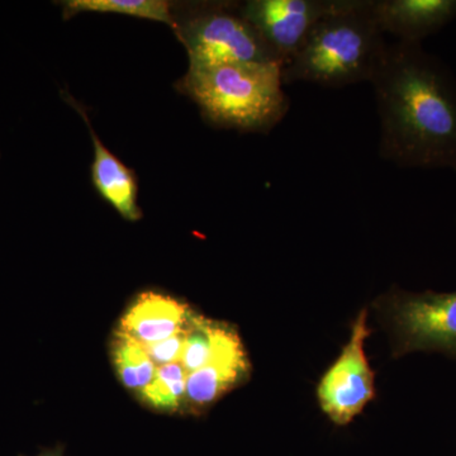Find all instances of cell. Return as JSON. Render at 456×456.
I'll use <instances>...</instances> for the list:
<instances>
[{
	"label": "cell",
	"instance_id": "cell-1",
	"mask_svg": "<svg viewBox=\"0 0 456 456\" xmlns=\"http://www.w3.org/2000/svg\"><path fill=\"white\" fill-rule=\"evenodd\" d=\"M379 156L399 167L456 171V82L421 44L395 41L371 77Z\"/></svg>",
	"mask_w": 456,
	"mask_h": 456
},
{
	"label": "cell",
	"instance_id": "cell-2",
	"mask_svg": "<svg viewBox=\"0 0 456 456\" xmlns=\"http://www.w3.org/2000/svg\"><path fill=\"white\" fill-rule=\"evenodd\" d=\"M283 68L275 64H189L176 88L200 107L212 125L269 134L283 121L290 102Z\"/></svg>",
	"mask_w": 456,
	"mask_h": 456
},
{
	"label": "cell",
	"instance_id": "cell-3",
	"mask_svg": "<svg viewBox=\"0 0 456 456\" xmlns=\"http://www.w3.org/2000/svg\"><path fill=\"white\" fill-rule=\"evenodd\" d=\"M371 4L373 0H346L321 20L284 66V86L310 83L338 89L370 83L388 46Z\"/></svg>",
	"mask_w": 456,
	"mask_h": 456
},
{
	"label": "cell",
	"instance_id": "cell-4",
	"mask_svg": "<svg viewBox=\"0 0 456 456\" xmlns=\"http://www.w3.org/2000/svg\"><path fill=\"white\" fill-rule=\"evenodd\" d=\"M176 37L184 45L189 64H275L283 62L239 11L237 3L211 2L175 12Z\"/></svg>",
	"mask_w": 456,
	"mask_h": 456
},
{
	"label": "cell",
	"instance_id": "cell-5",
	"mask_svg": "<svg viewBox=\"0 0 456 456\" xmlns=\"http://www.w3.org/2000/svg\"><path fill=\"white\" fill-rule=\"evenodd\" d=\"M374 307L395 356L416 350L456 351V292L392 289Z\"/></svg>",
	"mask_w": 456,
	"mask_h": 456
},
{
	"label": "cell",
	"instance_id": "cell-6",
	"mask_svg": "<svg viewBox=\"0 0 456 456\" xmlns=\"http://www.w3.org/2000/svg\"><path fill=\"white\" fill-rule=\"evenodd\" d=\"M368 316L367 308L359 312L349 340L317 386L318 404L336 426L349 425L375 397V375L365 353L371 332Z\"/></svg>",
	"mask_w": 456,
	"mask_h": 456
},
{
	"label": "cell",
	"instance_id": "cell-7",
	"mask_svg": "<svg viewBox=\"0 0 456 456\" xmlns=\"http://www.w3.org/2000/svg\"><path fill=\"white\" fill-rule=\"evenodd\" d=\"M346 0H248L237 3L242 16L287 65L321 20ZM283 66V68H284Z\"/></svg>",
	"mask_w": 456,
	"mask_h": 456
},
{
	"label": "cell",
	"instance_id": "cell-8",
	"mask_svg": "<svg viewBox=\"0 0 456 456\" xmlns=\"http://www.w3.org/2000/svg\"><path fill=\"white\" fill-rule=\"evenodd\" d=\"M373 16L384 35L421 44L456 18V0H373Z\"/></svg>",
	"mask_w": 456,
	"mask_h": 456
},
{
	"label": "cell",
	"instance_id": "cell-9",
	"mask_svg": "<svg viewBox=\"0 0 456 456\" xmlns=\"http://www.w3.org/2000/svg\"><path fill=\"white\" fill-rule=\"evenodd\" d=\"M66 102L77 110L88 126L90 139L94 147V158L92 164V183L99 196L113 207L125 220L136 222L142 218V211L137 204L139 184L136 174L112 154L104 146L97 134L93 130L92 123L84 108L70 95H65Z\"/></svg>",
	"mask_w": 456,
	"mask_h": 456
},
{
	"label": "cell",
	"instance_id": "cell-10",
	"mask_svg": "<svg viewBox=\"0 0 456 456\" xmlns=\"http://www.w3.org/2000/svg\"><path fill=\"white\" fill-rule=\"evenodd\" d=\"M191 314L187 303L165 294L145 292L123 314L119 331L141 344H156L179 332Z\"/></svg>",
	"mask_w": 456,
	"mask_h": 456
},
{
	"label": "cell",
	"instance_id": "cell-11",
	"mask_svg": "<svg viewBox=\"0 0 456 456\" xmlns=\"http://www.w3.org/2000/svg\"><path fill=\"white\" fill-rule=\"evenodd\" d=\"M248 370L250 367L244 345L241 338H237L208 364L187 375L184 406H187L189 412H202L224 393L244 382Z\"/></svg>",
	"mask_w": 456,
	"mask_h": 456
},
{
	"label": "cell",
	"instance_id": "cell-12",
	"mask_svg": "<svg viewBox=\"0 0 456 456\" xmlns=\"http://www.w3.org/2000/svg\"><path fill=\"white\" fill-rule=\"evenodd\" d=\"M61 4L65 20L83 12H97L165 23L173 31L176 27L175 9L167 0H66Z\"/></svg>",
	"mask_w": 456,
	"mask_h": 456
},
{
	"label": "cell",
	"instance_id": "cell-13",
	"mask_svg": "<svg viewBox=\"0 0 456 456\" xmlns=\"http://www.w3.org/2000/svg\"><path fill=\"white\" fill-rule=\"evenodd\" d=\"M112 358L119 379L131 391L140 393L154 378L156 365L145 345L119 330L114 334Z\"/></svg>",
	"mask_w": 456,
	"mask_h": 456
},
{
	"label": "cell",
	"instance_id": "cell-14",
	"mask_svg": "<svg viewBox=\"0 0 456 456\" xmlns=\"http://www.w3.org/2000/svg\"><path fill=\"white\" fill-rule=\"evenodd\" d=\"M187 373L179 362L156 368L154 378L140 392L141 401L165 412H175L184 404Z\"/></svg>",
	"mask_w": 456,
	"mask_h": 456
},
{
	"label": "cell",
	"instance_id": "cell-15",
	"mask_svg": "<svg viewBox=\"0 0 456 456\" xmlns=\"http://www.w3.org/2000/svg\"><path fill=\"white\" fill-rule=\"evenodd\" d=\"M185 338H187V323L179 332L167 340L145 345L147 353L154 362L156 368L179 362L183 347H184Z\"/></svg>",
	"mask_w": 456,
	"mask_h": 456
},
{
	"label": "cell",
	"instance_id": "cell-16",
	"mask_svg": "<svg viewBox=\"0 0 456 456\" xmlns=\"http://www.w3.org/2000/svg\"><path fill=\"white\" fill-rule=\"evenodd\" d=\"M23 456V455H20ZM36 456H64L62 454V450L60 448L45 450V452H40V454Z\"/></svg>",
	"mask_w": 456,
	"mask_h": 456
}]
</instances>
